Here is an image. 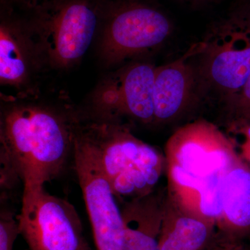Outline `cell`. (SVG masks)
Wrapping results in <instances>:
<instances>
[{"label": "cell", "instance_id": "6da1fadb", "mask_svg": "<svg viewBox=\"0 0 250 250\" xmlns=\"http://www.w3.org/2000/svg\"><path fill=\"white\" fill-rule=\"evenodd\" d=\"M1 159L11 164L24 189L44 187L72 155L80 117L70 108L41 102L38 95L1 94Z\"/></svg>", "mask_w": 250, "mask_h": 250}, {"label": "cell", "instance_id": "7a4b0ae2", "mask_svg": "<svg viewBox=\"0 0 250 250\" xmlns=\"http://www.w3.org/2000/svg\"><path fill=\"white\" fill-rule=\"evenodd\" d=\"M79 128L93 146L117 200L124 204L154 191L165 155L138 139L127 125L92 118Z\"/></svg>", "mask_w": 250, "mask_h": 250}, {"label": "cell", "instance_id": "3957f363", "mask_svg": "<svg viewBox=\"0 0 250 250\" xmlns=\"http://www.w3.org/2000/svg\"><path fill=\"white\" fill-rule=\"evenodd\" d=\"M26 13L47 67L75 66L98 36L100 0H40Z\"/></svg>", "mask_w": 250, "mask_h": 250}, {"label": "cell", "instance_id": "277c9868", "mask_svg": "<svg viewBox=\"0 0 250 250\" xmlns=\"http://www.w3.org/2000/svg\"><path fill=\"white\" fill-rule=\"evenodd\" d=\"M172 29L165 13L147 0H100L99 58L116 66L157 48Z\"/></svg>", "mask_w": 250, "mask_h": 250}, {"label": "cell", "instance_id": "5b68a950", "mask_svg": "<svg viewBox=\"0 0 250 250\" xmlns=\"http://www.w3.org/2000/svg\"><path fill=\"white\" fill-rule=\"evenodd\" d=\"M17 218L29 250H90L75 207L44 187L23 190Z\"/></svg>", "mask_w": 250, "mask_h": 250}, {"label": "cell", "instance_id": "8992f818", "mask_svg": "<svg viewBox=\"0 0 250 250\" xmlns=\"http://www.w3.org/2000/svg\"><path fill=\"white\" fill-rule=\"evenodd\" d=\"M73 167L89 217L97 250H124V225L109 181L88 140L77 126Z\"/></svg>", "mask_w": 250, "mask_h": 250}, {"label": "cell", "instance_id": "52a82bcc", "mask_svg": "<svg viewBox=\"0 0 250 250\" xmlns=\"http://www.w3.org/2000/svg\"><path fill=\"white\" fill-rule=\"evenodd\" d=\"M155 71L149 62H134L104 77L90 98L93 119L154 124Z\"/></svg>", "mask_w": 250, "mask_h": 250}, {"label": "cell", "instance_id": "ba28073f", "mask_svg": "<svg viewBox=\"0 0 250 250\" xmlns=\"http://www.w3.org/2000/svg\"><path fill=\"white\" fill-rule=\"evenodd\" d=\"M47 67L27 16L1 6L0 83L14 90L13 96H36L38 80Z\"/></svg>", "mask_w": 250, "mask_h": 250}, {"label": "cell", "instance_id": "9c48e42d", "mask_svg": "<svg viewBox=\"0 0 250 250\" xmlns=\"http://www.w3.org/2000/svg\"><path fill=\"white\" fill-rule=\"evenodd\" d=\"M206 77L232 98L250 75V18L236 14L220 24L203 44Z\"/></svg>", "mask_w": 250, "mask_h": 250}, {"label": "cell", "instance_id": "30bf717a", "mask_svg": "<svg viewBox=\"0 0 250 250\" xmlns=\"http://www.w3.org/2000/svg\"><path fill=\"white\" fill-rule=\"evenodd\" d=\"M166 164L199 176L224 173L237 159L228 136L205 120L176 130L165 146Z\"/></svg>", "mask_w": 250, "mask_h": 250}, {"label": "cell", "instance_id": "8fae6325", "mask_svg": "<svg viewBox=\"0 0 250 250\" xmlns=\"http://www.w3.org/2000/svg\"><path fill=\"white\" fill-rule=\"evenodd\" d=\"M167 196L187 214L212 225L222 213L224 173L199 176L173 165L166 164Z\"/></svg>", "mask_w": 250, "mask_h": 250}, {"label": "cell", "instance_id": "7c38bea8", "mask_svg": "<svg viewBox=\"0 0 250 250\" xmlns=\"http://www.w3.org/2000/svg\"><path fill=\"white\" fill-rule=\"evenodd\" d=\"M186 56L156 67L154 84V124H166L179 118L190 103L195 85V72Z\"/></svg>", "mask_w": 250, "mask_h": 250}, {"label": "cell", "instance_id": "4fadbf2b", "mask_svg": "<svg viewBox=\"0 0 250 250\" xmlns=\"http://www.w3.org/2000/svg\"><path fill=\"white\" fill-rule=\"evenodd\" d=\"M222 197L215 236L243 241L250 236V168L238 158L224 174Z\"/></svg>", "mask_w": 250, "mask_h": 250}, {"label": "cell", "instance_id": "5bb4252c", "mask_svg": "<svg viewBox=\"0 0 250 250\" xmlns=\"http://www.w3.org/2000/svg\"><path fill=\"white\" fill-rule=\"evenodd\" d=\"M166 190L123 204L124 250H160V239Z\"/></svg>", "mask_w": 250, "mask_h": 250}, {"label": "cell", "instance_id": "9a60e30c", "mask_svg": "<svg viewBox=\"0 0 250 250\" xmlns=\"http://www.w3.org/2000/svg\"><path fill=\"white\" fill-rule=\"evenodd\" d=\"M215 233V225L184 213L167 196L159 239L160 250H205Z\"/></svg>", "mask_w": 250, "mask_h": 250}, {"label": "cell", "instance_id": "2e32d148", "mask_svg": "<svg viewBox=\"0 0 250 250\" xmlns=\"http://www.w3.org/2000/svg\"><path fill=\"white\" fill-rule=\"evenodd\" d=\"M225 133L237 157L250 168V119L231 118Z\"/></svg>", "mask_w": 250, "mask_h": 250}, {"label": "cell", "instance_id": "e0dca14e", "mask_svg": "<svg viewBox=\"0 0 250 250\" xmlns=\"http://www.w3.org/2000/svg\"><path fill=\"white\" fill-rule=\"evenodd\" d=\"M20 232L17 217L9 210H3L0 217V250H14Z\"/></svg>", "mask_w": 250, "mask_h": 250}, {"label": "cell", "instance_id": "ac0fdd59", "mask_svg": "<svg viewBox=\"0 0 250 250\" xmlns=\"http://www.w3.org/2000/svg\"><path fill=\"white\" fill-rule=\"evenodd\" d=\"M231 118L250 119V75L241 90L230 100Z\"/></svg>", "mask_w": 250, "mask_h": 250}, {"label": "cell", "instance_id": "d6986e66", "mask_svg": "<svg viewBox=\"0 0 250 250\" xmlns=\"http://www.w3.org/2000/svg\"><path fill=\"white\" fill-rule=\"evenodd\" d=\"M205 250H250L243 241H231L215 237Z\"/></svg>", "mask_w": 250, "mask_h": 250}, {"label": "cell", "instance_id": "ffe728a7", "mask_svg": "<svg viewBox=\"0 0 250 250\" xmlns=\"http://www.w3.org/2000/svg\"><path fill=\"white\" fill-rule=\"evenodd\" d=\"M40 0H1V6L12 9L29 11Z\"/></svg>", "mask_w": 250, "mask_h": 250}]
</instances>
